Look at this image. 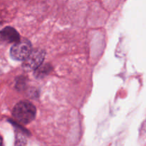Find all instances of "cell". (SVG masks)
<instances>
[{
    "instance_id": "obj_1",
    "label": "cell",
    "mask_w": 146,
    "mask_h": 146,
    "mask_svg": "<svg viewBox=\"0 0 146 146\" xmlns=\"http://www.w3.org/2000/svg\"><path fill=\"white\" fill-rule=\"evenodd\" d=\"M35 106L29 101H20L14 106L12 111L14 118L23 124H28L36 116Z\"/></svg>"
},
{
    "instance_id": "obj_2",
    "label": "cell",
    "mask_w": 146,
    "mask_h": 146,
    "mask_svg": "<svg viewBox=\"0 0 146 146\" xmlns=\"http://www.w3.org/2000/svg\"><path fill=\"white\" fill-rule=\"evenodd\" d=\"M31 51V43L27 38H20L10 50L11 57L17 61H24Z\"/></svg>"
},
{
    "instance_id": "obj_3",
    "label": "cell",
    "mask_w": 146,
    "mask_h": 146,
    "mask_svg": "<svg viewBox=\"0 0 146 146\" xmlns=\"http://www.w3.org/2000/svg\"><path fill=\"white\" fill-rule=\"evenodd\" d=\"M45 58V52L41 49L31 50L28 56L24 60L23 68L26 71L36 70L42 64Z\"/></svg>"
},
{
    "instance_id": "obj_4",
    "label": "cell",
    "mask_w": 146,
    "mask_h": 146,
    "mask_svg": "<svg viewBox=\"0 0 146 146\" xmlns=\"http://www.w3.org/2000/svg\"><path fill=\"white\" fill-rule=\"evenodd\" d=\"M20 39V36L15 29L7 27L0 31V44H9L16 43Z\"/></svg>"
},
{
    "instance_id": "obj_5",
    "label": "cell",
    "mask_w": 146,
    "mask_h": 146,
    "mask_svg": "<svg viewBox=\"0 0 146 146\" xmlns=\"http://www.w3.org/2000/svg\"><path fill=\"white\" fill-rule=\"evenodd\" d=\"M0 146H3V139L1 136H0Z\"/></svg>"
}]
</instances>
